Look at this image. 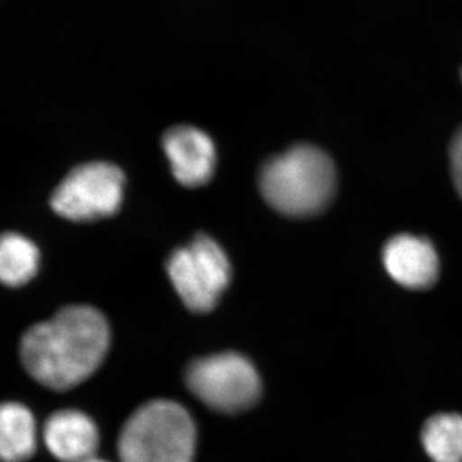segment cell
I'll use <instances>...</instances> for the list:
<instances>
[{"mask_svg":"<svg viewBox=\"0 0 462 462\" xmlns=\"http://www.w3.org/2000/svg\"><path fill=\"white\" fill-rule=\"evenodd\" d=\"M109 343L111 331L102 312L90 306H67L23 334L21 361L42 387L66 392L99 369Z\"/></svg>","mask_w":462,"mask_h":462,"instance_id":"6da1fadb","label":"cell"},{"mask_svg":"<svg viewBox=\"0 0 462 462\" xmlns=\"http://www.w3.org/2000/svg\"><path fill=\"white\" fill-rule=\"evenodd\" d=\"M258 187L264 200L291 217H310L324 211L337 188L333 161L310 144L289 148L261 166Z\"/></svg>","mask_w":462,"mask_h":462,"instance_id":"7a4b0ae2","label":"cell"},{"mask_svg":"<svg viewBox=\"0 0 462 462\" xmlns=\"http://www.w3.org/2000/svg\"><path fill=\"white\" fill-rule=\"evenodd\" d=\"M197 427L189 411L171 400L142 404L117 439L121 462H194Z\"/></svg>","mask_w":462,"mask_h":462,"instance_id":"3957f363","label":"cell"},{"mask_svg":"<svg viewBox=\"0 0 462 462\" xmlns=\"http://www.w3.org/2000/svg\"><path fill=\"white\" fill-rule=\"evenodd\" d=\"M185 384L205 406L225 415L248 411L263 394L256 367L236 352L197 358L187 367Z\"/></svg>","mask_w":462,"mask_h":462,"instance_id":"277c9868","label":"cell"},{"mask_svg":"<svg viewBox=\"0 0 462 462\" xmlns=\"http://www.w3.org/2000/svg\"><path fill=\"white\" fill-rule=\"evenodd\" d=\"M167 273L185 306L199 314L215 309L231 279L229 258L208 236L175 249L167 261Z\"/></svg>","mask_w":462,"mask_h":462,"instance_id":"5b68a950","label":"cell"},{"mask_svg":"<svg viewBox=\"0 0 462 462\" xmlns=\"http://www.w3.org/2000/svg\"><path fill=\"white\" fill-rule=\"evenodd\" d=\"M125 175L108 162L75 167L51 194L56 214L71 221H93L115 215L124 196Z\"/></svg>","mask_w":462,"mask_h":462,"instance_id":"8992f818","label":"cell"},{"mask_svg":"<svg viewBox=\"0 0 462 462\" xmlns=\"http://www.w3.org/2000/svg\"><path fill=\"white\" fill-rule=\"evenodd\" d=\"M162 145L173 176L184 187H200L214 175L216 149L208 134L189 125H178L167 130Z\"/></svg>","mask_w":462,"mask_h":462,"instance_id":"52a82bcc","label":"cell"},{"mask_svg":"<svg viewBox=\"0 0 462 462\" xmlns=\"http://www.w3.org/2000/svg\"><path fill=\"white\" fill-rule=\"evenodd\" d=\"M42 439L58 461L83 462L96 457L100 436L98 427L87 413L60 410L45 421Z\"/></svg>","mask_w":462,"mask_h":462,"instance_id":"ba28073f","label":"cell"},{"mask_svg":"<svg viewBox=\"0 0 462 462\" xmlns=\"http://www.w3.org/2000/svg\"><path fill=\"white\" fill-rule=\"evenodd\" d=\"M383 261L391 278L409 289L430 288L439 275L436 249L419 236L402 234L389 240Z\"/></svg>","mask_w":462,"mask_h":462,"instance_id":"9c48e42d","label":"cell"},{"mask_svg":"<svg viewBox=\"0 0 462 462\" xmlns=\"http://www.w3.org/2000/svg\"><path fill=\"white\" fill-rule=\"evenodd\" d=\"M38 428L32 412L23 404H0V461L23 462L35 454Z\"/></svg>","mask_w":462,"mask_h":462,"instance_id":"30bf717a","label":"cell"},{"mask_svg":"<svg viewBox=\"0 0 462 462\" xmlns=\"http://www.w3.org/2000/svg\"><path fill=\"white\" fill-rule=\"evenodd\" d=\"M41 254L26 236L21 234H0V282L7 287L25 285L36 275Z\"/></svg>","mask_w":462,"mask_h":462,"instance_id":"8fae6325","label":"cell"},{"mask_svg":"<svg viewBox=\"0 0 462 462\" xmlns=\"http://www.w3.org/2000/svg\"><path fill=\"white\" fill-rule=\"evenodd\" d=\"M421 443L433 462H462V416L434 415L422 427Z\"/></svg>","mask_w":462,"mask_h":462,"instance_id":"7c38bea8","label":"cell"},{"mask_svg":"<svg viewBox=\"0 0 462 462\" xmlns=\"http://www.w3.org/2000/svg\"><path fill=\"white\" fill-rule=\"evenodd\" d=\"M449 158H451L452 179H454L456 190L462 199V127L452 139Z\"/></svg>","mask_w":462,"mask_h":462,"instance_id":"4fadbf2b","label":"cell"},{"mask_svg":"<svg viewBox=\"0 0 462 462\" xmlns=\"http://www.w3.org/2000/svg\"><path fill=\"white\" fill-rule=\"evenodd\" d=\"M83 462H109V461L102 460V458H98L96 456V457H91V458H89V460H85Z\"/></svg>","mask_w":462,"mask_h":462,"instance_id":"5bb4252c","label":"cell"}]
</instances>
